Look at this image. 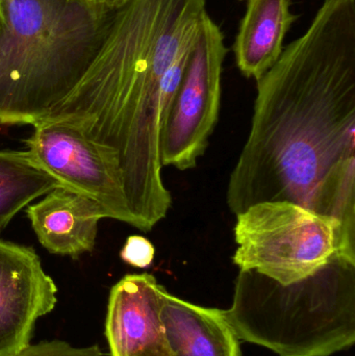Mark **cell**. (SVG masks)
<instances>
[{"mask_svg": "<svg viewBox=\"0 0 355 356\" xmlns=\"http://www.w3.org/2000/svg\"><path fill=\"white\" fill-rule=\"evenodd\" d=\"M2 18H3V8H2V0H0V25H1Z\"/></svg>", "mask_w": 355, "mask_h": 356, "instance_id": "obj_17", "label": "cell"}, {"mask_svg": "<svg viewBox=\"0 0 355 356\" xmlns=\"http://www.w3.org/2000/svg\"><path fill=\"white\" fill-rule=\"evenodd\" d=\"M160 314L172 356H242L222 309L193 305L165 289Z\"/></svg>", "mask_w": 355, "mask_h": 356, "instance_id": "obj_11", "label": "cell"}, {"mask_svg": "<svg viewBox=\"0 0 355 356\" xmlns=\"http://www.w3.org/2000/svg\"><path fill=\"white\" fill-rule=\"evenodd\" d=\"M15 356H104L98 346L76 348L68 343L53 341L25 347Z\"/></svg>", "mask_w": 355, "mask_h": 356, "instance_id": "obj_14", "label": "cell"}, {"mask_svg": "<svg viewBox=\"0 0 355 356\" xmlns=\"http://www.w3.org/2000/svg\"><path fill=\"white\" fill-rule=\"evenodd\" d=\"M226 54L224 35L208 15L192 48L163 129V167L191 170L206 152L220 113Z\"/></svg>", "mask_w": 355, "mask_h": 356, "instance_id": "obj_6", "label": "cell"}, {"mask_svg": "<svg viewBox=\"0 0 355 356\" xmlns=\"http://www.w3.org/2000/svg\"><path fill=\"white\" fill-rule=\"evenodd\" d=\"M58 186L28 152H0V234L21 209Z\"/></svg>", "mask_w": 355, "mask_h": 356, "instance_id": "obj_13", "label": "cell"}, {"mask_svg": "<svg viewBox=\"0 0 355 356\" xmlns=\"http://www.w3.org/2000/svg\"><path fill=\"white\" fill-rule=\"evenodd\" d=\"M26 215L44 248L72 259L93 250L98 222L106 218L97 202L63 186L27 207Z\"/></svg>", "mask_w": 355, "mask_h": 356, "instance_id": "obj_10", "label": "cell"}, {"mask_svg": "<svg viewBox=\"0 0 355 356\" xmlns=\"http://www.w3.org/2000/svg\"><path fill=\"white\" fill-rule=\"evenodd\" d=\"M56 293L33 248L0 240V356L28 346L37 320L53 311Z\"/></svg>", "mask_w": 355, "mask_h": 356, "instance_id": "obj_8", "label": "cell"}, {"mask_svg": "<svg viewBox=\"0 0 355 356\" xmlns=\"http://www.w3.org/2000/svg\"><path fill=\"white\" fill-rule=\"evenodd\" d=\"M28 154L63 188L97 202L106 218L135 225L116 156L92 140L74 121L46 117L33 123Z\"/></svg>", "mask_w": 355, "mask_h": 356, "instance_id": "obj_7", "label": "cell"}, {"mask_svg": "<svg viewBox=\"0 0 355 356\" xmlns=\"http://www.w3.org/2000/svg\"><path fill=\"white\" fill-rule=\"evenodd\" d=\"M222 313L239 340L276 355H335L355 343V265L333 259L288 286L239 271L233 303Z\"/></svg>", "mask_w": 355, "mask_h": 356, "instance_id": "obj_4", "label": "cell"}, {"mask_svg": "<svg viewBox=\"0 0 355 356\" xmlns=\"http://www.w3.org/2000/svg\"><path fill=\"white\" fill-rule=\"evenodd\" d=\"M236 216L233 263L240 271H256L288 286L341 257L339 222L297 203L264 201Z\"/></svg>", "mask_w": 355, "mask_h": 356, "instance_id": "obj_5", "label": "cell"}, {"mask_svg": "<svg viewBox=\"0 0 355 356\" xmlns=\"http://www.w3.org/2000/svg\"><path fill=\"white\" fill-rule=\"evenodd\" d=\"M296 19L290 0H247L233 43L236 64L244 76L258 81L277 62Z\"/></svg>", "mask_w": 355, "mask_h": 356, "instance_id": "obj_12", "label": "cell"}, {"mask_svg": "<svg viewBox=\"0 0 355 356\" xmlns=\"http://www.w3.org/2000/svg\"><path fill=\"white\" fill-rule=\"evenodd\" d=\"M156 255V248L148 238L142 236L127 238L120 252L121 259L127 265L139 269H146L151 265Z\"/></svg>", "mask_w": 355, "mask_h": 356, "instance_id": "obj_15", "label": "cell"}, {"mask_svg": "<svg viewBox=\"0 0 355 356\" xmlns=\"http://www.w3.org/2000/svg\"><path fill=\"white\" fill-rule=\"evenodd\" d=\"M116 6L2 0L0 124L33 125L70 95L97 54Z\"/></svg>", "mask_w": 355, "mask_h": 356, "instance_id": "obj_3", "label": "cell"}, {"mask_svg": "<svg viewBox=\"0 0 355 356\" xmlns=\"http://www.w3.org/2000/svg\"><path fill=\"white\" fill-rule=\"evenodd\" d=\"M206 0H123L87 72L48 117L74 121L116 156L135 227L148 232L172 207L160 139Z\"/></svg>", "mask_w": 355, "mask_h": 356, "instance_id": "obj_2", "label": "cell"}, {"mask_svg": "<svg viewBox=\"0 0 355 356\" xmlns=\"http://www.w3.org/2000/svg\"><path fill=\"white\" fill-rule=\"evenodd\" d=\"M241 1H243V0H241Z\"/></svg>", "mask_w": 355, "mask_h": 356, "instance_id": "obj_18", "label": "cell"}, {"mask_svg": "<svg viewBox=\"0 0 355 356\" xmlns=\"http://www.w3.org/2000/svg\"><path fill=\"white\" fill-rule=\"evenodd\" d=\"M256 83L229 211L289 201L329 216L342 227L340 257L355 264V0H324Z\"/></svg>", "mask_w": 355, "mask_h": 356, "instance_id": "obj_1", "label": "cell"}, {"mask_svg": "<svg viewBox=\"0 0 355 356\" xmlns=\"http://www.w3.org/2000/svg\"><path fill=\"white\" fill-rule=\"evenodd\" d=\"M89 1L94 2V3L102 4V6H116L120 4L123 0H89Z\"/></svg>", "mask_w": 355, "mask_h": 356, "instance_id": "obj_16", "label": "cell"}, {"mask_svg": "<svg viewBox=\"0 0 355 356\" xmlns=\"http://www.w3.org/2000/svg\"><path fill=\"white\" fill-rule=\"evenodd\" d=\"M165 288L152 274H129L110 293L106 337L112 356H172L163 323Z\"/></svg>", "mask_w": 355, "mask_h": 356, "instance_id": "obj_9", "label": "cell"}]
</instances>
